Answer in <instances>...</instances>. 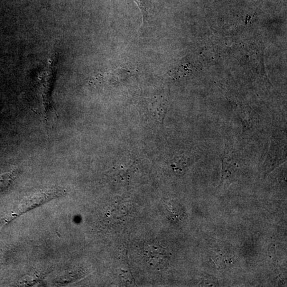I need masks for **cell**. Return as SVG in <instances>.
I'll return each instance as SVG.
<instances>
[{"label":"cell","instance_id":"1","mask_svg":"<svg viewBox=\"0 0 287 287\" xmlns=\"http://www.w3.org/2000/svg\"><path fill=\"white\" fill-rule=\"evenodd\" d=\"M12 179V174L11 173L0 175V190L6 188Z\"/></svg>","mask_w":287,"mask_h":287}]
</instances>
